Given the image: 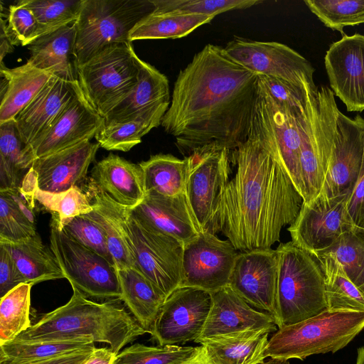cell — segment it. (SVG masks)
<instances>
[{
    "mask_svg": "<svg viewBox=\"0 0 364 364\" xmlns=\"http://www.w3.org/2000/svg\"><path fill=\"white\" fill-rule=\"evenodd\" d=\"M257 78L220 46L207 44L193 56L161 123L184 157L209 144L232 151L247 139Z\"/></svg>",
    "mask_w": 364,
    "mask_h": 364,
    "instance_id": "1",
    "label": "cell"
},
{
    "mask_svg": "<svg viewBox=\"0 0 364 364\" xmlns=\"http://www.w3.org/2000/svg\"><path fill=\"white\" fill-rule=\"evenodd\" d=\"M230 161L236 171L216 200L208 231L223 233L241 252L271 248L296 219L303 198L258 142L247 139Z\"/></svg>",
    "mask_w": 364,
    "mask_h": 364,
    "instance_id": "2",
    "label": "cell"
},
{
    "mask_svg": "<svg viewBox=\"0 0 364 364\" xmlns=\"http://www.w3.org/2000/svg\"><path fill=\"white\" fill-rule=\"evenodd\" d=\"M64 305L45 314L15 340L25 342L92 340L104 343L117 355L122 349L149 331L117 300L98 303L77 288Z\"/></svg>",
    "mask_w": 364,
    "mask_h": 364,
    "instance_id": "3",
    "label": "cell"
},
{
    "mask_svg": "<svg viewBox=\"0 0 364 364\" xmlns=\"http://www.w3.org/2000/svg\"><path fill=\"white\" fill-rule=\"evenodd\" d=\"M317 96L304 114L281 104L258 80L247 139L258 142L286 171L301 194L299 155Z\"/></svg>",
    "mask_w": 364,
    "mask_h": 364,
    "instance_id": "4",
    "label": "cell"
},
{
    "mask_svg": "<svg viewBox=\"0 0 364 364\" xmlns=\"http://www.w3.org/2000/svg\"><path fill=\"white\" fill-rule=\"evenodd\" d=\"M278 254L276 324L299 323L328 309L324 274L316 258L291 241L281 243Z\"/></svg>",
    "mask_w": 364,
    "mask_h": 364,
    "instance_id": "5",
    "label": "cell"
},
{
    "mask_svg": "<svg viewBox=\"0 0 364 364\" xmlns=\"http://www.w3.org/2000/svg\"><path fill=\"white\" fill-rule=\"evenodd\" d=\"M364 329V312L329 310L299 323L285 326L268 341L265 358L289 360L336 353Z\"/></svg>",
    "mask_w": 364,
    "mask_h": 364,
    "instance_id": "6",
    "label": "cell"
},
{
    "mask_svg": "<svg viewBox=\"0 0 364 364\" xmlns=\"http://www.w3.org/2000/svg\"><path fill=\"white\" fill-rule=\"evenodd\" d=\"M154 9L151 0H82L74 23L75 67L108 46L132 43L130 32Z\"/></svg>",
    "mask_w": 364,
    "mask_h": 364,
    "instance_id": "7",
    "label": "cell"
},
{
    "mask_svg": "<svg viewBox=\"0 0 364 364\" xmlns=\"http://www.w3.org/2000/svg\"><path fill=\"white\" fill-rule=\"evenodd\" d=\"M139 58L132 43L108 46L76 68L77 81L90 105L103 117L138 82Z\"/></svg>",
    "mask_w": 364,
    "mask_h": 364,
    "instance_id": "8",
    "label": "cell"
},
{
    "mask_svg": "<svg viewBox=\"0 0 364 364\" xmlns=\"http://www.w3.org/2000/svg\"><path fill=\"white\" fill-rule=\"evenodd\" d=\"M50 247L65 278L87 297L120 300L116 267L105 257L70 238L51 214Z\"/></svg>",
    "mask_w": 364,
    "mask_h": 364,
    "instance_id": "9",
    "label": "cell"
},
{
    "mask_svg": "<svg viewBox=\"0 0 364 364\" xmlns=\"http://www.w3.org/2000/svg\"><path fill=\"white\" fill-rule=\"evenodd\" d=\"M124 225L135 268L168 297L181 284L184 244L146 225L127 208Z\"/></svg>",
    "mask_w": 364,
    "mask_h": 364,
    "instance_id": "10",
    "label": "cell"
},
{
    "mask_svg": "<svg viewBox=\"0 0 364 364\" xmlns=\"http://www.w3.org/2000/svg\"><path fill=\"white\" fill-rule=\"evenodd\" d=\"M338 110L333 91L321 86L299 155L301 195L304 203L309 204L322 191L333 149Z\"/></svg>",
    "mask_w": 364,
    "mask_h": 364,
    "instance_id": "11",
    "label": "cell"
},
{
    "mask_svg": "<svg viewBox=\"0 0 364 364\" xmlns=\"http://www.w3.org/2000/svg\"><path fill=\"white\" fill-rule=\"evenodd\" d=\"M224 48L235 61L257 75L299 86L315 85L311 63L287 45L235 37Z\"/></svg>",
    "mask_w": 364,
    "mask_h": 364,
    "instance_id": "12",
    "label": "cell"
},
{
    "mask_svg": "<svg viewBox=\"0 0 364 364\" xmlns=\"http://www.w3.org/2000/svg\"><path fill=\"white\" fill-rule=\"evenodd\" d=\"M230 150L209 144L194 151L185 193L200 230L208 231L216 200L229 181Z\"/></svg>",
    "mask_w": 364,
    "mask_h": 364,
    "instance_id": "13",
    "label": "cell"
},
{
    "mask_svg": "<svg viewBox=\"0 0 364 364\" xmlns=\"http://www.w3.org/2000/svg\"><path fill=\"white\" fill-rule=\"evenodd\" d=\"M211 305L210 292L179 287L166 298L150 334L162 346L195 342L203 332Z\"/></svg>",
    "mask_w": 364,
    "mask_h": 364,
    "instance_id": "14",
    "label": "cell"
},
{
    "mask_svg": "<svg viewBox=\"0 0 364 364\" xmlns=\"http://www.w3.org/2000/svg\"><path fill=\"white\" fill-rule=\"evenodd\" d=\"M231 242L209 231L184 245L180 287L200 289L210 293L229 284L237 255Z\"/></svg>",
    "mask_w": 364,
    "mask_h": 364,
    "instance_id": "15",
    "label": "cell"
},
{
    "mask_svg": "<svg viewBox=\"0 0 364 364\" xmlns=\"http://www.w3.org/2000/svg\"><path fill=\"white\" fill-rule=\"evenodd\" d=\"M364 176V118L336 114L333 145L327 174L319 195L348 197Z\"/></svg>",
    "mask_w": 364,
    "mask_h": 364,
    "instance_id": "16",
    "label": "cell"
},
{
    "mask_svg": "<svg viewBox=\"0 0 364 364\" xmlns=\"http://www.w3.org/2000/svg\"><path fill=\"white\" fill-rule=\"evenodd\" d=\"M347 198L318 195L309 204L303 203L296 219L288 228L291 242L311 255L331 246L353 228L346 210Z\"/></svg>",
    "mask_w": 364,
    "mask_h": 364,
    "instance_id": "17",
    "label": "cell"
},
{
    "mask_svg": "<svg viewBox=\"0 0 364 364\" xmlns=\"http://www.w3.org/2000/svg\"><path fill=\"white\" fill-rule=\"evenodd\" d=\"M277 273V250L241 252L236 257L228 286L251 306L276 321Z\"/></svg>",
    "mask_w": 364,
    "mask_h": 364,
    "instance_id": "18",
    "label": "cell"
},
{
    "mask_svg": "<svg viewBox=\"0 0 364 364\" xmlns=\"http://www.w3.org/2000/svg\"><path fill=\"white\" fill-rule=\"evenodd\" d=\"M331 90L348 112L364 110V35H343L324 57Z\"/></svg>",
    "mask_w": 364,
    "mask_h": 364,
    "instance_id": "19",
    "label": "cell"
},
{
    "mask_svg": "<svg viewBox=\"0 0 364 364\" xmlns=\"http://www.w3.org/2000/svg\"><path fill=\"white\" fill-rule=\"evenodd\" d=\"M105 124V119L88 102L80 87L46 135L26 151L33 164L43 157L90 141Z\"/></svg>",
    "mask_w": 364,
    "mask_h": 364,
    "instance_id": "20",
    "label": "cell"
},
{
    "mask_svg": "<svg viewBox=\"0 0 364 364\" xmlns=\"http://www.w3.org/2000/svg\"><path fill=\"white\" fill-rule=\"evenodd\" d=\"M77 80L53 75L34 99L15 117L24 151L36 144L48 132L77 93Z\"/></svg>",
    "mask_w": 364,
    "mask_h": 364,
    "instance_id": "21",
    "label": "cell"
},
{
    "mask_svg": "<svg viewBox=\"0 0 364 364\" xmlns=\"http://www.w3.org/2000/svg\"><path fill=\"white\" fill-rule=\"evenodd\" d=\"M211 295L210 311L198 339L245 331H277L275 320L270 314L251 307L229 286Z\"/></svg>",
    "mask_w": 364,
    "mask_h": 364,
    "instance_id": "22",
    "label": "cell"
},
{
    "mask_svg": "<svg viewBox=\"0 0 364 364\" xmlns=\"http://www.w3.org/2000/svg\"><path fill=\"white\" fill-rule=\"evenodd\" d=\"M100 147L97 143L85 141L34 160L37 186L44 191L60 193L78 186L86 178Z\"/></svg>",
    "mask_w": 364,
    "mask_h": 364,
    "instance_id": "23",
    "label": "cell"
},
{
    "mask_svg": "<svg viewBox=\"0 0 364 364\" xmlns=\"http://www.w3.org/2000/svg\"><path fill=\"white\" fill-rule=\"evenodd\" d=\"M130 210L146 225L184 245L200 232L185 193L176 196L146 193L143 201Z\"/></svg>",
    "mask_w": 364,
    "mask_h": 364,
    "instance_id": "24",
    "label": "cell"
},
{
    "mask_svg": "<svg viewBox=\"0 0 364 364\" xmlns=\"http://www.w3.org/2000/svg\"><path fill=\"white\" fill-rule=\"evenodd\" d=\"M90 182L129 209L140 204L146 196L143 171L139 164L113 154L95 164Z\"/></svg>",
    "mask_w": 364,
    "mask_h": 364,
    "instance_id": "25",
    "label": "cell"
},
{
    "mask_svg": "<svg viewBox=\"0 0 364 364\" xmlns=\"http://www.w3.org/2000/svg\"><path fill=\"white\" fill-rule=\"evenodd\" d=\"M84 191L93 210L87 215L102 229L117 270L135 267V261L124 225L126 207L89 182Z\"/></svg>",
    "mask_w": 364,
    "mask_h": 364,
    "instance_id": "26",
    "label": "cell"
},
{
    "mask_svg": "<svg viewBox=\"0 0 364 364\" xmlns=\"http://www.w3.org/2000/svg\"><path fill=\"white\" fill-rule=\"evenodd\" d=\"M138 82L130 94L105 117V124L133 120L154 107L170 102L168 80L155 67L139 58Z\"/></svg>",
    "mask_w": 364,
    "mask_h": 364,
    "instance_id": "27",
    "label": "cell"
},
{
    "mask_svg": "<svg viewBox=\"0 0 364 364\" xmlns=\"http://www.w3.org/2000/svg\"><path fill=\"white\" fill-rule=\"evenodd\" d=\"M74 23L40 36L30 45L28 63L68 81L77 80Z\"/></svg>",
    "mask_w": 364,
    "mask_h": 364,
    "instance_id": "28",
    "label": "cell"
},
{
    "mask_svg": "<svg viewBox=\"0 0 364 364\" xmlns=\"http://www.w3.org/2000/svg\"><path fill=\"white\" fill-rule=\"evenodd\" d=\"M0 75V124L14 120L53 76L28 62L14 68L2 64Z\"/></svg>",
    "mask_w": 364,
    "mask_h": 364,
    "instance_id": "29",
    "label": "cell"
},
{
    "mask_svg": "<svg viewBox=\"0 0 364 364\" xmlns=\"http://www.w3.org/2000/svg\"><path fill=\"white\" fill-rule=\"evenodd\" d=\"M267 330L245 331L198 339L214 364H262Z\"/></svg>",
    "mask_w": 364,
    "mask_h": 364,
    "instance_id": "30",
    "label": "cell"
},
{
    "mask_svg": "<svg viewBox=\"0 0 364 364\" xmlns=\"http://www.w3.org/2000/svg\"><path fill=\"white\" fill-rule=\"evenodd\" d=\"M117 271L122 291L120 300L150 333L166 296L136 268Z\"/></svg>",
    "mask_w": 364,
    "mask_h": 364,
    "instance_id": "31",
    "label": "cell"
},
{
    "mask_svg": "<svg viewBox=\"0 0 364 364\" xmlns=\"http://www.w3.org/2000/svg\"><path fill=\"white\" fill-rule=\"evenodd\" d=\"M10 252L24 283L65 278L50 247L44 245L39 234L15 243H0Z\"/></svg>",
    "mask_w": 364,
    "mask_h": 364,
    "instance_id": "32",
    "label": "cell"
},
{
    "mask_svg": "<svg viewBox=\"0 0 364 364\" xmlns=\"http://www.w3.org/2000/svg\"><path fill=\"white\" fill-rule=\"evenodd\" d=\"M20 190L33 206L35 207L37 203L44 210L55 215L60 229L63 224L70 219L93 210L88 196L79 186L60 193L41 190L37 186L36 173L32 168L26 175Z\"/></svg>",
    "mask_w": 364,
    "mask_h": 364,
    "instance_id": "33",
    "label": "cell"
},
{
    "mask_svg": "<svg viewBox=\"0 0 364 364\" xmlns=\"http://www.w3.org/2000/svg\"><path fill=\"white\" fill-rule=\"evenodd\" d=\"M146 193L176 196L185 193L191 166V157L178 159L171 154H158L139 164Z\"/></svg>",
    "mask_w": 364,
    "mask_h": 364,
    "instance_id": "34",
    "label": "cell"
},
{
    "mask_svg": "<svg viewBox=\"0 0 364 364\" xmlns=\"http://www.w3.org/2000/svg\"><path fill=\"white\" fill-rule=\"evenodd\" d=\"M214 17L183 14L176 11L154 10L132 30L130 42L136 40L179 38L188 36Z\"/></svg>",
    "mask_w": 364,
    "mask_h": 364,
    "instance_id": "35",
    "label": "cell"
},
{
    "mask_svg": "<svg viewBox=\"0 0 364 364\" xmlns=\"http://www.w3.org/2000/svg\"><path fill=\"white\" fill-rule=\"evenodd\" d=\"M169 105L159 104L131 121L104 124L95 136L97 143L108 151H129L141 143L142 136L161 125Z\"/></svg>",
    "mask_w": 364,
    "mask_h": 364,
    "instance_id": "36",
    "label": "cell"
},
{
    "mask_svg": "<svg viewBox=\"0 0 364 364\" xmlns=\"http://www.w3.org/2000/svg\"><path fill=\"white\" fill-rule=\"evenodd\" d=\"M33 206L20 188L0 190V243H15L37 233Z\"/></svg>",
    "mask_w": 364,
    "mask_h": 364,
    "instance_id": "37",
    "label": "cell"
},
{
    "mask_svg": "<svg viewBox=\"0 0 364 364\" xmlns=\"http://www.w3.org/2000/svg\"><path fill=\"white\" fill-rule=\"evenodd\" d=\"M324 274L328 309L364 312V294L350 281L341 265L328 255H314Z\"/></svg>",
    "mask_w": 364,
    "mask_h": 364,
    "instance_id": "38",
    "label": "cell"
},
{
    "mask_svg": "<svg viewBox=\"0 0 364 364\" xmlns=\"http://www.w3.org/2000/svg\"><path fill=\"white\" fill-rule=\"evenodd\" d=\"M14 119L0 124V190L20 188L32 166Z\"/></svg>",
    "mask_w": 364,
    "mask_h": 364,
    "instance_id": "39",
    "label": "cell"
},
{
    "mask_svg": "<svg viewBox=\"0 0 364 364\" xmlns=\"http://www.w3.org/2000/svg\"><path fill=\"white\" fill-rule=\"evenodd\" d=\"M89 339L25 342L0 345V364H23L73 353L95 346Z\"/></svg>",
    "mask_w": 364,
    "mask_h": 364,
    "instance_id": "40",
    "label": "cell"
},
{
    "mask_svg": "<svg viewBox=\"0 0 364 364\" xmlns=\"http://www.w3.org/2000/svg\"><path fill=\"white\" fill-rule=\"evenodd\" d=\"M32 286L20 284L1 297L0 345L15 340L31 326L29 315Z\"/></svg>",
    "mask_w": 364,
    "mask_h": 364,
    "instance_id": "41",
    "label": "cell"
},
{
    "mask_svg": "<svg viewBox=\"0 0 364 364\" xmlns=\"http://www.w3.org/2000/svg\"><path fill=\"white\" fill-rule=\"evenodd\" d=\"M315 255L335 259L350 281L364 294V229L352 228L331 246L313 255Z\"/></svg>",
    "mask_w": 364,
    "mask_h": 364,
    "instance_id": "42",
    "label": "cell"
},
{
    "mask_svg": "<svg viewBox=\"0 0 364 364\" xmlns=\"http://www.w3.org/2000/svg\"><path fill=\"white\" fill-rule=\"evenodd\" d=\"M31 10L39 26V37L73 23L77 19L82 0H21Z\"/></svg>",
    "mask_w": 364,
    "mask_h": 364,
    "instance_id": "43",
    "label": "cell"
},
{
    "mask_svg": "<svg viewBox=\"0 0 364 364\" xmlns=\"http://www.w3.org/2000/svg\"><path fill=\"white\" fill-rule=\"evenodd\" d=\"M309 10L328 28L343 33V28L364 23V0H306Z\"/></svg>",
    "mask_w": 364,
    "mask_h": 364,
    "instance_id": "44",
    "label": "cell"
},
{
    "mask_svg": "<svg viewBox=\"0 0 364 364\" xmlns=\"http://www.w3.org/2000/svg\"><path fill=\"white\" fill-rule=\"evenodd\" d=\"M196 347L167 345L148 346L136 343L121 350L113 364H180L192 357Z\"/></svg>",
    "mask_w": 364,
    "mask_h": 364,
    "instance_id": "45",
    "label": "cell"
},
{
    "mask_svg": "<svg viewBox=\"0 0 364 364\" xmlns=\"http://www.w3.org/2000/svg\"><path fill=\"white\" fill-rule=\"evenodd\" d=\"M154 9L215 17L221 13L244 9L261 4V0H151Z\"/></svg>",
    "mask_w": 364,
    "mask_h": 364,
    "instance_id": "46",
    "label": "cell"
},
{
    "mask_svg": "<svg viewBox=\"0 0 364 364\" xmlns=\"http://www.w3.org/2000/svg\"><path fill=\"white\" fill-rule=\"evenodd\" d=\"M61 229L70 238L98 253L114 266L102 229L87 214L70 219L63 224Z\"/></svg>",
    "mask_w": 364,
    "mask_h": 364,
    "instance_id": "47",
    "label": "cell"
},
{
    "mask_svg": "<svg viewBox=\"0 0 364 364\" xmlns=\"http://www.w3.org/2000/svg\"><path fill=\"white\" fill-rule=\"evenodd\" d=\"M7 20L14 46H28L39 38V26L34 14L20 1L9 6Z\"/></svg>",
    "mask_w": 364,
    "mask_h": 364,
    "instance_id": "48",
    "label": "cell"
},
{
    "mask_svg": "<svg viewBox=\"0 0 364 364\" xmlns=\"http://www.w3.org/2000/svg\"><path fill=\"white\" fill-rule=\"evenodd\" d=\"M24 283L9 251L0 245V296H4L20 284Z\"/></svg>",
    "mask_w": 364,
    "mask_h": 364,
    "instance_id": "49",
    "label": "cell"
},
{
    "mask_svg": "<svg viewBox=\"0 0 364 364\" xmlns=\"http://www.w3.org/2000/svg\"><path fill=\"white\" fill-rule=\"evenodd\" d=\"M346 210L353 226L364 229V176L346 199Z\"/></svg>",
    "mask_w": 364,
    "mask_h": 364,
    "instance_id": "50",
    "label": "cell"
},
{
    "mask_svg": "<svg viewBox=\"0 0 364 364\" xmlns=\"http://www.w3.org/2000/svg\"><path fill=\"white\" fill-rule=\"evenodd\" d=\"M95 348L93 346L73 353L23 364H86Z\"/></svg>",
    "mask_w": 364,
    "mask_h": 364,
    "instance_id": "51",
    "label": "cell"
},
{
    "mask_svg": "<svg viewBox=\"0 0 364 364\" xmlns=\"http://www.w3.org/2000/svg\"><path fill=\"white\" fill-rule=\"evenodd\" d=\"M0 30V63L2 65L4 58L13 51L14 46L8 32L6 21L1 16Z\"/></svg>",
    "mask_w": 364,
    "mask_h": 364,
    "instance_id": "52",
    "label": "cell"
},
{
    "mask_svg": "<svg viewBox=\"0 0 364 364\" xmlns=\"http://www.w3.org/2000/svg\"><path fill=\"white\" fill-rule=\"evenodd\" d=\"M116 355L107 348H96L86 364H113Z\"/></svg>",
    "mask_w": 364,
    "mask_h": 364,
    "instance_id": "53",
    "label": "cell"
},
{
    "mask_svg": "<svg viewBox=\"0 0 364 364\" xmlns=\"http://www.w3.org/2000/svg\"><path fill=\"white\" fill-rule=\"evenodd\" d=\"M180 364H214L210 360L205 347L196 346L194 355Z\"/></svg>",
    "mask_w": 364,
    "mask_h": 364,
    "instance_id": "54",
    "label": "cell"
},
{
    "mask_svg": "<svg viewBox=\"0 0 364 364\" xmlns=\"http://www.w3.org/2000/svg\"><path fill=\"white\" fill-rule=\"evenodd\" d=\"M262 364H290L289 360L271 358L270 360L264 362Z\"/></svg>",
    "mask_w": 364,
    "mask_h": 364,
    "instance_id": "55",
    "label": "cell"
},
{
    "mask_svg": "<svg viewBox=\"0 0 364 364\" xmlns=\"http://www.w3.org/2000/svg\"><path fill=\"white\" fill-rule=\"evenodd\" d=\"M356 363L364 364V346L358 349Z\"/></svg>",
    "mask_w": 364,
    "mask_h": 364,
    "instance_id": "56",
    "label": "cell"
}]
</instances>
